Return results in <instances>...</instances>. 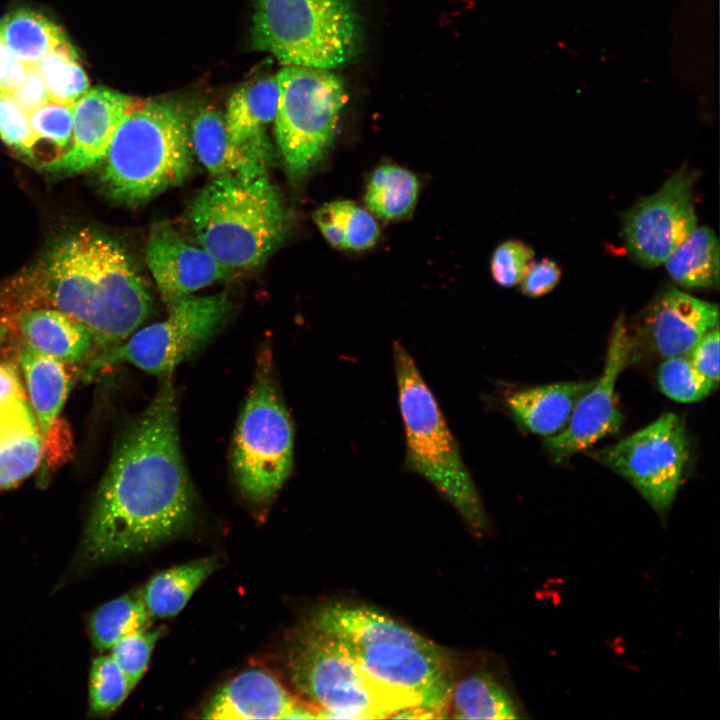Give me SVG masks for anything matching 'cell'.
I'll return each instance as SVG.
<instances>
[{
    "label": "cell",
    "mask_w": 720,
    "mask_h": 720,
    "mask_svg": "<svg viewBox=\"0 0 720 720\" xmlns=\"http://www.w3.org/2000/svg\"><path fill=\"white\" fill-rule=\"evenodd\" d=\"M664 263L669 276L682 287L719 286V243L709 227H696Z\"/></svg>",
    "instance_id": "cell-27"
},
{
    "label": "cell",
    "mask_w": 720,
    "mask_h": 720,
    "mask_svg": "<svg viewBox=\"0 0 720 720\" xmlns=\"http://www.w3.org/2000/svg\"><path fill=\"white\" fill-rule=\"evenodd\" d=\"M252 42L283 65L331 70L356 53L359 22L350 0H256Z\"/></svg>",
    "instance_id": "cell-8"
},
{
    "label": "cell",
    "mask_w": 720,
    "mask_h": 720,
    "mask_svg": "<svg viewBox=\"0 0 720 720\" xmlns=\"http://www.w3.org/2000/svg\"><path fill=\"white\" fill-rule=\"evenodd\" d=\"M287 664L293 685L317 709V718H391L400 710L422 707L416 697L369 676L312 622L296 636Z\"/></svg>",
    "instance_id": "cell-7"
},
{
    "label": "cell",
    "mask_w": 720,
    "mask_h": 720,
    "mask_svg": "<svg viewBox=\"0 0 720 720\" xmlns=\"http://www.w3.org/2000/svg\"><path fill=\"white\" fill-rule=\"evenodd\" d=\"M52 100L73 105L89 90L78 55L66 39L37 64Z\"/></svg>",
    "instance_id": "cell-32"
},
{
    "label": "cell",
    "mask_w": 720,
    "mask_h": 720,
    "mask_svg": "<svg viewBox=\"0 0 720 720\" xmlns=\"http://www.w3.org/2000/svg\"><path fill=\"white\" fill-rule=\"evenodd\" d=\"M276 79L275 137L287 173L296 181L332 145L347 94L341 79L326 69L284 65Z\"/></svg>",
    "instance_id": "cell-10"
},
{
    "label": "cell",
    "mask_w": 720,
    "mask_h": 720,
    "mask_svg": "<svg viewBox=\"0 0 720 720\" xmlns=\"http://www.w3.org/2000/svg\"><path fill=\"white\" fill-rule=\"evenodd\" d=\"M172 375L116 447L80 548L96 564L169 540L191 521L195 498L182 459Z\"/></svg>",
    "instance_id": "cell-1"
},
{
    "label": "cell",
    "mask_w": 720,
    "mask_h": 720,
    "mask_svg": "<svg viewBox=\"0 0 720 720\" xmlns=\"http://www.w3.org/2000/svg\"><path fill=\"white\" fill-rule=\"evenodd\" d=\"M152 307L126 250L89 228L58 240L36 267L0 289V319L27 309H56L88 328L97 353L126 340Z\"/></svg>",
    "instance_id": "cell-2"
},
{
    "label": "cell",
    "mask_w": 720,
    "mask_h": 720,
    "mask_svg": "<svg viewBox=\"0 0 720 720\" xmlns=\"http://www.w3.org/2000/svg\"><path fill=\"white\" fill-rule=\"evenodd\" d=\"M10 95L28 115L51 99L37 65L26 66L23 78Z\"/></svg>",
    "instance_id": "cell-40"
},
{
    "label": "cell",
    "mask_w": 720,
    "mask_h": 720,
    "mask_svg": "<svg viewBox=\"0 0 720 720\" xmlns=\"http://www.w3.org/2000/svg\"><path fill=\"white\" fill-rule=\"evenodd\" d=\"M206 719H310L313 707L298 702L270 672L245 670L220 688L203 711Z\"/></svg>",
    "instance_id": "cell-19"
},
{
    "label": "cell",
    "mask_w": 720,
    "mask_h": 720,
    "mask_svg": "<svg viewBox=\"0 0 720 720\" xmlns=\"http://www.w3.org/2000/svg\"><path fill=\"white\" fill-rule=\"evenodd\" d=\"M399 405L406 435V464L427 479L476 533L487 517L437 401L402 344L393 345Z\"/></svg>",
    "instance_id": "cell-6"
},
{
    "label": "cell",
    "mask_w": 720,
    "mask_h": 720,
    "mask_svg": "<svg viewBox=\"0 0 720 720\" xmlns=\"http://www.w3.org/2000/svg\"><path fill=\"white\" fill-rule=\"evenodd\" d=\"M0 138L20 156L35 160L36 137L28 114L9 93L0 92Z\"/></svg>",
    "instance_id": "cell-37"
},
{
    "label": "cell",
    "mask_w": 720,
    "mask_h": 720,
    "mask_svg": "<svg viewBox=\"0 0 720 720\" xmlns=\"http://www.w3.org/2000/svg\"><path fill=\"white\" fill-rule=\"evenodd\" d=\"M18 357L42 439V460L47 467L52 466L66 456L71 444L69 432L60 420L71 385L68 364L37 351L21 338Z\"/></svg>",
    "instance_id": "cell-17"
},
{
    "label": "cell",
    "mask_w": 720,
    "mask_h": 720,
    "mask_svg": "<svg viewBox=\"0 0 720 720\" xmlns=\"http://www.w3.org/2000/svg\"><path fill=\"white\" fill-rule=\"evenodd\" d=\"M312 218L328 243L337 249L365 250L372 247L380 235L373 216L349 200L327 202Z\"/></svg>",
    "instance_id": "cell-29"
},
{
    "label": "cell",
    "mask_w": 720,
    "mask_h": 720,
    "mask_svg": "<svg viewBox=\"0 0 720 720\" xmlns=\"http://www.w3.org/2000/svg\"><path fill=\"white\" fill-rule=\"evenodd\" d=\"M26 65L0 41V92L11 93L23 78Z\"/></svg>",
    "instance_id": "cell-42"
},
{
    "label": "cell",
    "mask_w": 720,
    "mask_h": 720,
    "mask_svg": "<svg viewBox=\"0 0 720 720\" xmlns=\"http://www.w3.org/2000/svg\"><path fill=\"white\" fill-rule=\"evenodd\" d=\"M696 177L695 171L683 166L657 192L624 213V242L641 265L664 263L697 227L693 199Z\"/></svg>",
    "instance_id": "cell-13"
},
{
    "label": "cell",
    "mask_w": 720,
    "mask_h": 720,
    "mask_svg": "<svg viewBox=\"0 0 720 720\" xmlns=\"http://www.w3.org/2000/svg\"><path fill=\"white\" fill-rule=\"evenodd\" d=\"M217 566L216 557H206L169 568L152 577L142 589L150 616L169 618L177 615Z\"/></svg>",
    "instance_id": "cell-26"
},
{
    "label": "cell",
    "mask_w": 720,
    "mask_h": 720,
    "mask_svg": "<svg viewBox=\"0 0 720 720\" xmlns=\"http://www.w3.org/2000/svg\"><path fill=\"white\" fill-rule=\"evenodd\" d=\"M657 382L664 395L681 403L698 402L717 388L696 371L688 355L665 358L658 368Z\"/></svg>",
    "instance_id": "cell-34"
},
{
    "label": "cell",
    "mask_w": 720,
    "mask_h": 720,
    "mask_svg": "<svg viewBox=\"0 0 720 720\" xmlns=\"http://www.w3.org/2000/svg\"><path fill=\"white\" fill-rule=\"evenodd\" d=\"M65 40L58 25L33 10H13L0 19V41L26 66L37 65Z\"/></svg>",
    "instance_id": "cell-28"
},
{
    "label": "cell",
    "mask_w": 720,
    "mask_h": 720,
    "mask_svg": "<svg viewBox=\"0 0 720 720\" xmlns=\"http://www.w3.org/2000/svg\"><path fill=\"white\" fill-rule=\"evenodd\" d=\"M635 343L620 316L614 323L601 376L580 398L566 427L547 437L544 446L555 462L590 448L598 440L616 433L623 414L615 394L616 381L632 360Z\"/></svg>",
    "instance_id": "cell-14"
},
{
    "label": "cell",
    "mask_w": 720,
    "mask_h": 720,
    "mask_svg": "<svg viewBox=\"0 0 720 720\" xmlns=\"http://www.w3.org/2000/svg\"><path fill=\"white\" fill-rule=\"evenodd\" d=\"M163 633V627L141 630L121 638L110 649V655L123 671L132 689L145 673L153 649Z\"/></svg>",
    "instance_id": "cell-35"
},
{
    "label": "cell",
    "mask_w": 720,
    "mask_h": 720,
    "mask_svg": "<svg viewBox=\"0 0 720 720\" xmlns=\"http://www.w3.org/2000/svg\"><path fill=\"white\" fill-rule=\"evenodd\" d=\"M135 98L96 87L73 104L71 143L60 157L41 165L51 172L79 173L101 163L113 135Z\"/></svg>",
    "instance_id": "cell-16"
},
{
    "label": "cell",
    "mask_w": 720,
    "mask_h": 720,
    "mask_svg": "<svg viewBox=\"0 0 720 720\" xmlns=\"http://www.w3.org/2000/svg\"><path fill=\"white\" fill-rule=\"evenodd\" d=\"M132 690L126 676L111 655H100L89 674V712L104 716L121 706Z\"/></svg>",
    "instance_id": "cell-33"
},
{
    "label": "cell",
    "mask_w": 720,
    "mask_h": 720,
    "mask_svg": "<svg viewBox=\"0 0 720 720\" xmlns=\"http://www.w3.org/2000/svg\"><path fill=\"white\" fill-rule=\"evenodd\" d=\"M293 428L275 383L271 353L261 352L240 413L231 464L241 493L252 503L271 502L293 467Z\"/></svg>",
    "instance_id": "cell-9"
},
{
    "label": "cell",
    "mask_w": 720,
    "mask_h": 720,
    "mask_svg": "<svg viewBox=\"0 0 720 720\" xmlns=\"http://www.w3.org/2000/svg\"><path fill=\"white\" fill-rule=\"evenodd\" d=\"M28 116L37 144H51L61 155L62 151L68 150L73 130V105L50 99Z\"/></svg>",
    "instance_id": "cell-36"
},
{
    "label": "cell",
    "mask_w": 720,
    "mask_h": 720,
    "mask_svg": "<svg viewBox=\"0 0 720 720\" xmlns=\"http://www.w3.org/2000/svg\"><path fill=\"white\" fill-rule=\"evenodd\" d=\"M42 459L41 435L26 398L0 402V490L28 478Z\"/></svg>",
    "instance_id": "cell-22"
},
{
    "label": "cell",
    "mask_w": 720,
    "mask_h": 720,
    "mask_svg": "<svg viewBox=\"0 0 720 720\" xmlns=\"http://www.w3.org/2000/svg\"><path fill=\"white\" fill-rule=\"evenodd\" d=\"M594 460L622 476L659 513H666L680 486L689 458L684 419L671 412L601 449Z\"/></svg>",
    "instance_id": "cell-12"
},
{
    "label": "cell",
    "mask_w": 720,
    "mask_h": 720,
    "mask_svg": "<svg viewBox=\"0 0 720 720\" xmlns=\"http://www.w3.org/2000/svg\"><path fill=\"white\" fill-rule=\"evenodd\" d=\"M593 382H560L519 390L507 398V406L522 427L547 438L566 427Z\"/></svg>",
    "instance_id": "cell-24"
},
{
    "label": "cell",
    "mask_w": 720,
    "mask_h": 720,
    "mask_svg": "<svg viewBox=\"0 0 720 720\" xmlns=\"http://www.w3.org/2000/svg\"><path fill=\"white\" fill-rule=\"evenodd\" d=\"M419 181L410 170L386 163L369 177L364 200L367 208L385 221L407 217L415 207Z\"/></svg>",
    "instance_id": "cell-30"
},
{
    "label": "cell",
    "mask_w": 720,
    "mask_h": 720,
    "mask_svg": "<svg viewBox=\"0 0 720 720\" xmlns=\"http://www.w3.org/2000/svg\"><path fill=\"white\" fill-rule=\"evenodd\" d=\"M3 321L16 328L20 338L34 349L68 365H84L97 353L88 328L56 309H27Z\"/></svg>",
    "instance_id": "cell-21"
},
{
    "label": "cell",
    "mask_w": 720,
    "mask_h": 720,
    "mask_svg": "<svg viewBox=\"0 0 720 720\" xmlns=\"http://www.w3.org/2000/svg\"><path fill=\"white\" fill-rule=\"evenodd\" d=\"M189 127L176 102L135 99L102 160L100 179L108 195L139 205L181 184L193 164Z\"/></svg>",
    "instance_id": "cell-4"
},
{
    "label": "cell",
    "mask_w": 720,
    "mask_h": 720,
    "mask_svg": "<svg viewBox=\"0 0 720 720\" xmlns=\"http://www.w3.org/2000/svg\"><path fill=\"white\" fill-rule=\"evenodd\" d=\"M312 623L331 635L373 679L416 697L445 717L454 682L448 652L376 610L333 603Z\"/></svg>",
    "instance_id": "cell-3"
},
{
    "label": "cell",
    "mask_w": 720,
    "mask_h": 720,
    "mask_svg": "<svg viewBox=\"0 0 720 720\" xmlns=\"http://www.w3.org/2000/svg\"><path fill=\"white\" fill-rule=\"evenodd\" d=\"M534 257V250L518 240L500 244L491 258V273L502 287L519 284Z\"/></svg>",
    "instance_id": "cell-38"
},
{
    "label": "cell",
    "mask_w": 720,
    "mask_h": 720,
    "mask_svg": "<svg viewBox=\"0 0 720 720\" xmlns=\"http://www.w3.org/2000/svg\"><path fill=\"white\" fill-rule=\"evenodd\" d=\"M151 618L142 590L127 593L92 612L88 620L89 637L95 649L105 652L121 638L148 629Z\"/></svg>",
    "instance_id": "cell-31"
},
{
    "label": "cell",
    "mask_w": 720,
    "mask_h": 720,
    "mask_svg": "<svg viewBox=\"0 0 720 720\" xmlns=\"http://www.w3.org/2000/svg\"><path fill=\"white\" fill-rule=\"evenodd\" d=\"M146 261L167 308L206 286L230 278L234 270L202 247L187 243L167 224L152 228Z\"/></svg>",
    "instance_id": "cell-15"
},
{
    "label": "cell",
    "mask_w": 720,
    "mask_h": 720,
    "mask_svg": "<svg viewBox=\"0 0 720 720\" xmlns=\"http://www.w3.org/2000/svg\"><path fill=\"white\" fill-rule=\"evenodd\" d=\"M459 719H518L520 710L504 686L490 673L473 672L454 680L447 706Z\"/></svg>",
    "instance_id": "cell-25"
},
{
    "label": "cell",
    "mask_w": 720,
    "mask_h": 720,
    "mask_svg": "<svg viewBox=\"0 0 720 720\" xmlns=\"http://www.w3.org/2000/svg\"><path fill=\"white\" fill-rule=\"evenodd\" d=\"M560 278L561 270L553 260L531 262L520 282L521 290L529 297H540L552 291Z\"/></svg>",
    "instance_id": "cell-41"
},
{
    "label": "cell",
    "mask_w": 720,
    "mask_h": 720,
    "mask_svg": "<svg viewBox=\"0 0 720 720\" xmlns=\"http://www.w3.org/2000/svg\"><path fill=\"white\" fill-rule=\"evenodd\" d=\"M696 371L716 387L719 382V329L706 333L688 353Z\"/></svg>",
    "instance_id": "cell-39"
},
{
    "label": "cell",
    "mask_w": 720,
    "mask_h": 720,
    "mask_svg": "<svg viewBox=\"0 0 720 720\" xmlns=\"http://www.w3.org/2000/svg\"><path fill=\"white\" fill-rule=\"evenodd\" d=\"M642 333L663 358L688 355L694 345L718 326V305L673 287L662 290L647 307Z\"/></svg>",
    "instance_id": "cell-18"
},
{
    "label": "cell",
    "mask_w": 720,
    "mask_h": 720,
    "mask_svg": "<svg viewBox=\"0 0 720 720\" xmlns=\"http://www.w3.org/2000/svg\"><path fill=\"white\" fill-rule=\"evenodd\" d=\"M189 129L193 153L214 178H255L267 173L264 162L229 140L224 118L215 108H200Z\"/></svg>",
    "instance_id": "cell-23"
},
{
    "label": "cell",
    "mask_w": 720,
    "mask_h": 720,
    "mask_svg": "<svg viewBox=\"0 0 720 720\" xmlns=\"http://www.w3.org/2000/svg\"><path fill=\"white\" fill-rule=\"evenodd\" d=\"M231 308L225 292L184 297L168 308L164 320L136 330L120 344L96 353L83 365L82 378L89 381L121 363L160 378L172 375L222 327Z\"/></svg>",
    "instance_id": "cell-11"
},
{
    "label": "cell",
    "mask_w": 720,
    "mask_h": 720,
    "mask_svg": "<svg viewBox=\"0 0 720 720\" xmlns=\"http://www.w3.org/2000/svg\"><path fill=\"white\" fill-rule=\"evenodd\" d=\"M187 218L198 244L232 269L262 265L283 241L288 225L267 173L214 178L195 195Z\"/></svg>",
    "instance_id": "cell-5"
},
{
    "label": "cell",
    "mask_w": 720,
    "mask_h": 720,
    "mask_svg": "<svg viewBox=\"0 0 720 720\" xmlns=\"http://www.w3.org/2000/svg\"><path fill=\"white\" fill-rule=\"evenodd\" d=\"M278 100L276 75L255 78L231 94L223 116L229 140L266 165L271 160L266 130L275 120Z\"/></svg>",
    "instance_id": "cell-20"
},
{
    "label": "cell",
    "mask_w": 720,
    "mask_h": 720,
    "mask_svg": "<svg viewBox=\"0 0 720 720\" xmlns=\"http://www.w3.org/2000/svg\"><path fill=\"white\" fill-rule=\"evenodd\" d=\"M14 398H26L25 391L15 370L0 362V402Z\"/></svg>",
    "instance_id": "cell-43"
}]
</instances>
